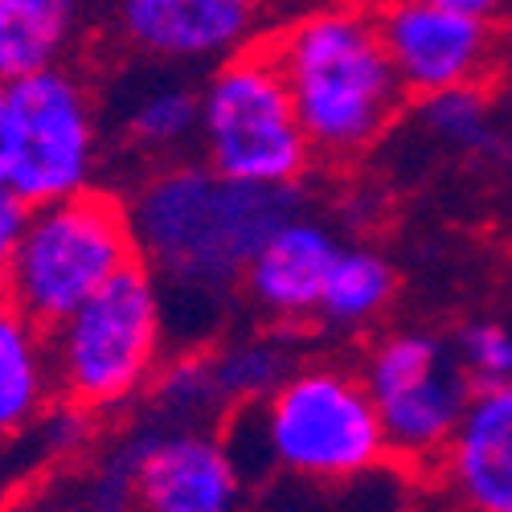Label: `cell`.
Returning <instances> with one entry per match:
<instances>
[{
  "instance_id": "obj_1",
  "label": "cell",
  "mask_w": 512,
  "mask_h": 512,
  "mask_svg": "<svg viewBox=\"0 0 512 512\" xmlns=\"http://www.w3.org/2000/svg\"><path fill=\"white\" fill-rule=\"evenodd\" d=\"M132 209V230L140 263L156 275L164 304L173 312L222 308L234 291L254 250L275 226L300 213L295 185H246L201 164H164L140 181Z\"/></svg>"
},
{
  "instance_id": "obj_2",
  "label": "cell",
  "mask_w": 512,
  "mask_h": 512,
  "mask_svg": "<svg viewBox=\"0 0 512 512\" xmlns=\"http://www.w3.org/2000/svg\"><path fill=\"white\" fill-rule=\"evenodd\" d=\"M230 451L246 472L304 484H353L390 459L365 377L345 365H295L279 386L238 406Z\"/></svg>"
},
{
  "instance_id": "obj_3",
  "label": "cell",
  "mask_w": 512,
  "mask_h": 512,
  "mask_svg": "<svg viewBox=\"0 0 512 512\" xmlns=\"http://www.w3.org/2000/svg\"><path fill=\"white\" fill-rule=\"evenodd\" d=\"M267 50L283 70L316 156L324 160L369 152L402 111L406 87L381 41L377 17L361 9H312L271 37Z\"/></svg>"
},
{
  "instance_id": "obj_4",
  "label": "cell",
  "mask_w": 512,
  "mask_h": 512,
  "mask_svg": "<svg viewBox=\"0 0 512 512\" xmlns=\"http://www.w3.org/2000/svg\"><path fill=\"white\" fill-rule=\"evenodd\" d=\"M46 332L58 402L87 414H115L148 394L164 369L173 328L156 275L132 263Z\"/></svg>"
},
{
  "instance_id": "obj_5",
  "label": "cell",
  "mask_w": 512,
  "mask_h": 512,
  "mask_svg": "<svg viewBox=\"0 0 512 512\" xmlns=\"http://www.w3.org/2000/svg\"><path fill=\"white\" fill-rule=\"evenodd\" d=\"M132 263H140V246L127 201L82 189L33 205L25 238L5 267V295L33 324L54 328Z\"/></svg>"
},
{
  "instance_id": "obj_6",
  "label": "cell",
  "mask_w": 512,
  "mask_h": 512,
  "mask_svg": "<svg viewBox=\"0 0 512 512\" xmlns=\"http://www.w3.org/2000/svg\"><path fill=\"white\" fill-rule=\"evenodd\" d=\"M197 148L209 168L246 185H295L316 148L267 46H246L213 66L201 87Z\"/></svg>"
},
{
  "instance_id": "obj_7",
  "label": "cell",
  "mask_w": 512,
  "mask_h": 512,
  "mask_svg": "<svg viewBox=\"0 0 512 512\" xmlns=\"http://www.w3.org/2000/svg\"><path fill=\"white\" fill-rule=\"evenodd\" d=\"M103 127L87 82L66 66L5 82V185L29 205L95 189Z\"/></svg>"
},
{
  "instance_id": "obj_8",
  "label": "cell",
  "mask_w": 512,
  "mask_h": 512,
  "mask_svg": "<svg viewBox=\"0 0 512 512\" xmlns=\"http://www.w3.org/2000/svg\"><path fill=\"white\" fill-rule=\"evenodd\" d=\"M246 500V476L230 439L209 426H140L91 480L82 504L152 512H230Z\"/></svg>"
},
{
  "instance_id": "obj_9",
  "label": "cell",
  "mask_w": 512,
  "mask_h": 512,
  "mask_svg": "<svg viewBox=\"0 0 512 512\" xmlns=\"http://www.w3.org/2000/svg\"><path fill=\"white\" fill-rule=\"evenodd\" d=\"M361 377L386 426L390 455L410 467H439L476 390L451 345L431 332H390L365 353Z\"/></svg>"
},
{
  "instance_id": "obj_10",
  "label": "cell",
  "mask_w": 512,
  "mask_h": 512,
  "mask_svg": "<svg viewBox=\"0 0 512 512\" xmlns=\"http://www.w3.org/2000/svg\"><path fill=\"white\" fill-rule=\"evenodd\" d=\"M377 29L406 95L414 99L467 87V82H488L500 66L496 21L439 5V0H386V9L377 13Z\"/></svg>"
},
{
  "instance_id": "obj_11",
  "label": "cell",
  "mask_w": 512,
  "mask_h": 512,
  "mask_svg": "<svg viewBox=\"0 0 512 512\" xmlns=\"http://www.w3.org/2000/svg\"><path fill=\"white\" fill-rule=\"evenodd\" d=\"M263 0H119L115 25L136 54L168 66H201L246 50Z\"/></svg>"
},
{
  "instance_id": "obj_12",
  "label": "cell",
  "mask_w": 512,
  "mask_h": 512,
  "mask_svg": "<svg viewBox=\"0 0 512 512\" xmlns=\"http://www.w3.org/2000/svg\"><path fill=\"white\" fill-rule=\"evenodd\" d=\"M336 250H340V242L332 238V230L324 222L291 213V218L283 226H275L267 234V242L254 250V259L242 275L246 304L279 328L316 320Z\"/></svg>"
},
{
  "instance_id": "obj_13",
  "label": "cell",
  "mask_w": 512,
  "mask_h": 512,
  "mask_svg": "<svg viewBox=\"0 0 512 512\" xmlns=\"http://www.w3.org/2000/svg\"><path fill=\"white\" fill-rule=\"evenodd\" d=\"M435 476L463 508L512 512V381L472 390Z\"/></svg>"
},
{
  "instance_id": "obj_14",
  "label": "cell",
  "mask_w": 512,
  "mask_h": 512,
  "mask_svg": "<svg viewBox=\"0 0 512 512\" xmlns=\"http://www.w3.org/2000/svg\"><path fill=\"white\" fill-rule=\"evenodd\" d=\"M58 402L50 361V332L13 304L0 308V439H13L41 422Z\"/></svg>"
},
{
  "instance_id": "obj_15",
  "label": "cell",
  "mask_w": 512,
  "mask_h": 512,
  "mask_svg": "<svg viewBox=\"0 0 512 512\" xmlns=\"http://www.w3.org/2000/svg\"><path fill=\"white\" fill-rule=\"evenodd\" d=\"M82 25V0H0V78L62 66Z\"/></svg>"
},
{
  "instance_id": "obj_16",
  "label": "cell",
  "mask_w": 512,
  "mask_h": 512,
  "mask_svg": "<svg viewBox=\"0 0 512 512\" xmlns=\"http://www.w3.org/2000/svg\"><path fill=\"white\" fill-rule=\"evenodd\" d=\"M394 291H398V275L386 254L373 246H340L320 295L316 320L336 332H357L394 304Z\"/></svg>"
},
{
  "instance_id": "obj_17",
  "label": "cell",
  "mask_w": 512,
  "mask_h": 512,
  "mask_svg": "<svg viewBox=\"0 0 512 512\" xmlns=\"http://www.w3.org/2000/svg\"><path fill=\"white\" fill-rule=\"evenodd\" d=\"M201 91L185 82H148L123 107V136L144 156H177L197 144Z\"/></svg>"
},
{
  "instance_id": "obj_18",
  "label": "cell",
  "mask_w": 512,
  "mask_h": 512,
  "mask_svg": "<svg viewBox=\"0 0 512 512\" xmlns=\"http://www.w3.org/2000/svg\"><path fill=\"white\" fill-rule=\"evenodd\" d=\"M291 328H279V332H263V336H242V340H230L218 353H209V365H213V377L226 394V402L238 410V406H250L267 398L279 381L300 365V353L291 345Z\"/></svg>"
},
{
  "instance_id": "obj_19",
  "label": "cell",
  "mask_w": 512,
  "mask_h": 512,
  "mask_svg": "<svg viewBox=\"0 0 512 512\" xmlns=\"http://www.w3.org/2000/svg\"><path fill=\"white\" fill-rule=\"evenodd\" d=\"M418 123L422 132L439 140L451 152L480 156L500 148V123L496 103L488 95V82H467V87H447L418 99Z\"/></svg>"
},
{
  "instance_id": "obj_20",
  "label": "cell",
  "mask_w": 512,
  "mask_h": 512,
  "mask_svg": "<svg viewBox=\"0 0 512 512\" xmlns=\"http://www.w3.org/2000/svg\"><path fill=\"white\" fill-rule=\"evenodd\" d=\"M234 406L226 402L218 377H213L209 353L168 361L148 386V422L156 426H218L222 414Z\"/></svg>"
},
{
  "instance_id": "obj_21",
  "label": "cell",
  "mask_w": 512,
  "mask_h": 512,
  "mask_svg": "<svg viewBox=\"0 0 512 512\" xmlns=\"http://www.w3.org/2000/svg\"><path fill=\"white\" fill-rule=\"evenodd\" d=\"M459 369L472 377V386H500L512 381V324L508 320H472L451 340Z\"/></svg>"
},
{
  "instance_id": "obj_22",
  "label": "cell",
  "mask_w": 512,
  "mask_h": 512,
  "mask_svg": "<svg viewBox=\"0 0 512 512\" xmlns=\"http://www.w3.org/2000/svg\"><path fill=\"white\" fill-rule=\"evenodd\" d=\"M29 213H33V205L21 193H13L9 185H0V275H5V267L13 263V254H17L21 238H25Z\"/></svg>"
},
{
  "instance_id": "obj_23",
  "label": "cell",
  "mask_w": 512,
  "mask_h": 512,
  "mask_svg": "<svg viewBox=\"0 0 512 512\" xmlns=\"http://www.w3.org/2000/svg\"><path fill=\"white\" fill-rule=\"evenodd\" d=\"M439 5H451V9H463V13H472V17H484V21H496L508 13L512 0H439Z\"/></svg>"
},
{
  "instance_id": "obj_24",
  "label": "cell",
  "mask_w": 512,
  "mask_h": 512,
  "mask_svg": "<svg viewBox=\"0 0 512 512\" xmlns=\"http://www.w3.org/2000/svg\"><path fill=\"white\" fill-rule=\"evenodd\" d=\"M0 185H5V78H0Z\"/></svg>"
},
{
  "instance_id": "obj_25",
  "label": "cell",
  "mask_w": 512,
  "mask_h": 512,
  "mask_svg": "<svg viewBox=\"0 0 512 512\" xmlns=\"http://www.w3.org/2000/svg\"><path fill=\"white\" fill-rule=\"evenodd\" d=\"M496 152H500V160L512 168V140H500V148H496Z\"/></svg>"
},
{
  "instance_id": "obj_26",
  "label": "cell",
  "mask_w": 512,
  "mask_h": 512,
  "mask_svg": "<svg viewBox=\"0 0 512 512\" xmlns=\"http://www.w3.org/2000/svg\"><path fill=\"white\" fill-rule=\"evenodd\" d=\"M504 103L512 107V74H508V82H504Z\"/></svg>"
},
{
  "instance_id": "obj_27",
  "label": "cell",
  "mask_w": 512,
  "mask_h": 512,
  "mask_svg": "<svg viewBox=\"0 0 512 512\" xmlns=\"http://www.w3.org/2000/svg\"><path fill=\"white\" fill-rule=\"evenodd\" d=\"M9 304V295H5V275H0V308Z\"/></svg>"
},
{
  "instance_id": "obj_28",
  "label": "cell",
  "mask_w": 512,
  "mask_h": 512,
  "mask_svg": "<svg viewBox=\"0 0 512 512\" xmlns=\"http://www.w3.org/2000/svg\"><path fill=\"white\" fill-rule=\"evenodd\" d=\"M508 21H512V5H508Z\"/></svg>"
}]
</instances>
